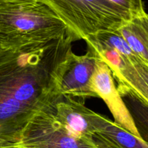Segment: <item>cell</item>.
I'll list each match as a JSON object with an SVG mask.
<instances>
[{
    "label": "cell",
    "mask_w": 148,
    "mask_h": 148,
    "mask_svg": "<svg viewBox=\"0 0 148 148\" xmlns=\"http://www.w3.org/2000/svg\"><path fill=\"white\" fill-rule=\"evenodd\" d=\"M70 36L19 48L0 46V140L17 145L35 115L62 95V63L77 40Z\"/></svg>",
    "instance_id": "obj_1"
},
{
    "label": "cell",
    "mask_w": 148,
    "mask_h": 148,
    "mask_svg": "<svg viewBox=\"0 0 148 148\" xmlns=\"http://www.w3.org/2000/svg\"><path fill=\"white\" fill-rule=\"evenodd\" d=\"M70 36L77 37L47 0H0V46L19 48Z\"/></svg>",
    "instance_id": "obj_2"
},
{
    "label": "cell",
    "mask_w": 148,
    "mask_h": 148,
    "mask_svg": "<svg viewBox=\"0 0 148 148\" xmlns=\"http://www.w3.org/2000/svg\"><path fill=\"white\" fill-rule=\"evenodd\" d=\"M79 39L116 31L145 10L140 0H47Z\"/></svg>",
    "instance_id": "obj_3"
},
{
    "label": "cell",
    "mask_w": 148,
    "mask_h": 148,
    "mask_svg": "<svg viewBox=\"0 0 148 148\" xmlns=\"http://www.w3.org/2000/svg\"><path fill=\"white\" fill-rule=\"evenodd\" d=\"M21 148H108L94 140L71 134L56 119L53 108L38 113L22 132Z\"/></svg>",
    "instance_id": "obj_4"
},
{
    "label": "cell",
    "mask_w": 148,
    "mask_h": 148,
    "mask_svg": "<svg viewBox=\"0 0 148 148\" xmlns=\"http://www.w3.org/2000/svg\"><path fill=\"white\" fill-rule=\"evenodd\" d=\"M100 58L88 49L85 55L79 56L71 51L62 63L59 77V91L61 95L98 98L92 89L91 81Z\"/></svg>",
    "instance_id": "obj_5"
},
{
    "label": "cell",
    "mask_w": 148,
    "mask_h": 148,
    "mask_svg": "<svg viewBox=\"0 0 148 148\" xmlns=\"http://www.w3.org/2000/svg\"><path fill=\"white\" fill-rule=\"evenodd\" d=\"M92 89L98 98H102L114 116V122L140 139L132 118L114 84L111 69L100 59L91 81Z\"/></svg>",
    "instance_id": "obj_6"
},
{
    "label": "cell",
    "mask_w": 148,
    "mask_h": 148,
    "mask_svg": "<svg viewBox=\"0 0 148 148\" xmlns=\"http://www.w3.org/2000/svg\"><path fill=\"white\" fill-rule=\"evenodd\" d=\"M57 121L69 132L80 138L94 140L98 132L97 113L70 96H61L53 107Z\"/></svg>",
    "instance_id": "obj_7"
},
{
    "label": "cell",
    "mask_w": 148,
    "mask_h": 148,
    "mask_svg": "<svg viewBox=\"0 0 148 148\" xmlns=\"http://www.w3.org/2000/svg\"><path fill=\"white\" fill-rule=\"evenodd\" d=\"M117 89H127L148 103V64L140 58L129 60L121 57L115 64L110 65Z\"/></svg>",
    "instance_id": "obj_8"
},
{
    "label": "cell",
    "mask_w": 148,
    "mask_h": 148,
    "mask_svg": "<svg viewBox=\"0 0 148 148\" xmlns=\"http://www.w3.org/2000/svg\"><path fill=\"white\" fill-rule=\"evenodd\" d=\"M85 40L88 44V49L96 53L106 63L113 62L121 56L129 60L139 58L116 30L101 32L86 38Z\"/></svg>",
    "instance_id": "obj_9"
},
{
    "label": "cell",
    "mask_w": 148,
    "mask_h": 148,
    "mask_svg": "<svg viewBox=\"0 0 148 148\" xmlns=\"http://www.w3.org/2000/svg\"><path fill=\"white\" fill-rule=\"evenodd\" d=\"M96 127L98 132L94 139L108 148H148L141 139L99 114H97Z\"/></svg>",
    "instance_id": "obj_10"
},
{
    "label": "cell",
    "mask_w": 148,
    "mask_h": 148,
    "mask_svg": "<svg viewBox=\"0 0 148 148\" xmlns=\"http://www.w3.org/2000/svg\"><path fill=\"white\" fill-rule=\"evenodd\" d=\"M133 52L148 64V14L144 12L116 30Z\"/></svg>",
    "instance_id": "obj_11"
},
{
    "label": "cell",
    "mask_w": 148,
    "mask_h": 148,
    "mask_svg": "<svg viewBox=\"0 0 148 148\" xmlns=\"http://www.w3.org/2000/svg\"><path fill=\"white\" fill-rule=\"evenodd\" d=\"M118 90L132 118L140 139L148 145V103L130 90Z\"/></svg>",
    "instance_id": "obj_12"
},
{
    "label": "cell",
    "mask_w": 148,
    "mask_h": 148,
    "mask_svg": "<svg viewBox=\"0 0 148 148\" xmlns=\"http://www.w3.org/2000/svg\"><path fill=\"white\" fill-rule=\"evenodd\" d=\"M0 148H21L15 144H12L8 142L0 140Z\"/></svg>",
    "instance_id": "obj_13"
}]
</instances>
